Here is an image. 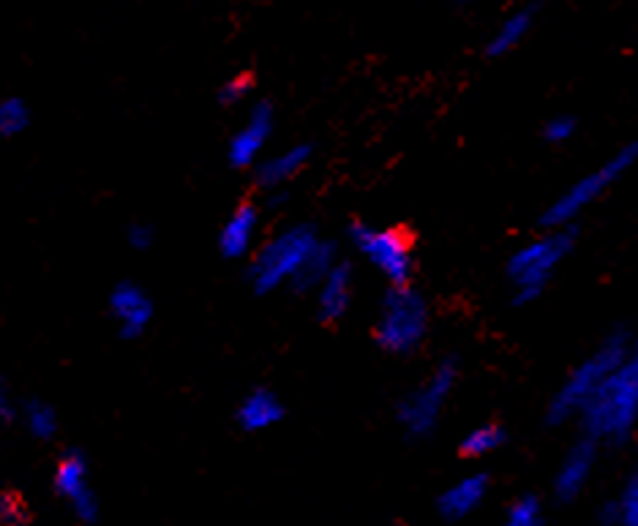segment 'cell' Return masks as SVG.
Masks as SVG:
<instances>
[{
    "label": "cell",
    "mask_w": 638,
    "mask_h": 526,
    "mask_svg": "<svg viewBox=\"0 0 638 526\" xmlns=\"http://www.w3.org/2000/svg\"><path fill=\"white\" fill-rule=\"evenodd\" d=\"M336 265V251L330 243L319 240V235L306 224L289 227L270 238L254 254L248 268V281L257 292H274L293 285L300 292L317 289L319 281Z\"/></svg>",
    "instance_id": "6da1fadb"
},
{
    "label": "cell",
    "mask_w": 638,
    "mask_h": 526,
    "mask_svg": "<svg viewBox=\"0 0 638 526\" xmlns=\"http://www.w3.org/2000/svg\"><path fill=\"white\" fill-rule=\"evenodd\" d=\"M630 344H634V335L628 331H614L612 335H606L582 363L573 366L565 383L556 387L554 398H551L549 418L560 423V420L573 418V415H582L584 407L595 398V393L606 385V379L628 357Z\"/></svg>",
    "instance_id": "7a4b0ae2"
},
{
    "label": "cell",
    "mask_w": 638,
    "mask_h": 526,
    "mask_svg": "<svg viewBox=\"0 0 638 526\" xmlns=\"http://www.w3.org/2000/svg\"><path fill=\"white\" fill-rule=\"evenodd\" d=\"M582 420L595 439H619L638 423V335L628 357L584 407Z\"/></svg>",
    "instance_id": "3957f363"
},
{
    "label": "cell",
    "mask_w": 638,
    "mask_h": 526,
    "mask_svg": "<svg viewBox=\"0 0 638 526\" xmlns=\"http://www.w3.org/2000/svg\"><path fill=\"white\" fill-rule=\"evenodd\" d=\"M571 251V229H546L515 248L508 259V285L515 303H532L541 298Z\"/></svg>",
    "instance_id": "277c9868"
},
{
    "label": "cell",
    "mask_w": 638,
    "mask_h": 526,
    "mask_svg": "<svg viewBox=\"0 0 638 526\" xmlns=\"http://www.w3.org/2000/svg\"><path fill=\"white\" fill-rule=\"evenodd\" d=\"M638 159V144H628V148H619L612 159L603 161L600 167H595L593 172L578 178L576 183L565 189L554 202L543 211V227L546 229H571L589 207L600 200Z\"/></svg>",
    "instance_id": "5b68a950"
},
{
    "label": "cell",
    "mask_w": 638,
    "mask_h": 526,
    "mask_svg": "<svg viewBox=\"0 0 638 526\" xmlns=\"http://www.w3.org/2000/svg\"><path fill=\"white\" fill-rule=\"evenodd\" d=\"M428 333V305L410 285L391 287L382 298L374 339L391 355H410Z\"/></svg>",
    "instance_id": "8992f818"
},
{
    "label": "cell",
    "mask_w": 638,
    "mask_h": 526,
    "mask_svg": "<svg viewBox=\"0 0 638 526\" xmlns=\"http://www.w3.org/2000/svg\"><path fill=\"white\" fill-rule=\"evenodd\" d=\"M350 238L355 243L358 251L363 254L365 262L382 279L391 281V287L410 285L412 273H415V254H412V243L402 229L355 224L350 229Z\"/></svg>",
    "instance_id": "52a82bcc"
},
{
    "label": "cell",
    "mask_w": 638,
    "mask_h": 526,
    "mask_svg": "<svg viewBox=\"0 0 638 526\" xmlns=\"http://www.w3.org/2000/svg\"><path fill=\"white\" fill-rule=\"evenodd\" d=\"M458 383V363L454 357L439 363L432 374H428L426 383H421L415 390H410L407 396L398 404V420L407 429L412 437H423L439 423V415H443L445 401L450 398L454 387Z\"/></svg>",
    "instance_id": "ba28073f"
},
{
    "label": "cell",
    "mask_w": 638,
    "mask_h": 526,
    "mask_svg": "<svg viewBox=\"0 0 638 526\" xmlns=\"http://www.w3.org/2000/svg\"><path fill=\"white\" fill-rule=\"evenodd\" d=\"M270 131H274V109H270L268 104H254L248 120L230 140V164L237 167V170L259 164L265 153V144L270 140Z\"/></svg>",
    "instance_id": "9c48e42d"
},
{
    "label": "cell",
    "mask_w": 638,
    "mask_h": 526,
    "mask_svg": "<svg viewBox=\"0 0 638 526\" xmlns=\"http://www.w3.org/2000/svg\"><path fill=\"white\" fill-rule=\"evenodd\" d=\"M55 489L63 500L72 505L74 516L79 522H93L98 513L96 496H93L91 483H88V464L79 453L63 455L61 464L55 470Z\"/></svg>",
    "instance_id": "30bf717a"
},
{
    "label": "cell",
    "mask_w": 638,
    "mask_h": 526,
    "mask_svg": "<svg viewBox=\"0 0 638 526\" xmlns=\"http://www.w3.org/2000/svg\"><path fill=\"white\" fill-rule=\"evenodd\" d=\"M109 309H113V316L118 320L120 333L126 339H135L153 320V300L137 285L115 287L113 298H109Z\"/></svg>",
    "instance_id": "8fae6325"
},
{
    "label": "cell",
    "mask_w": 638,
    "mask_h": 526,
    "mask_svg": "<svg viewBox=\"0 0 638 526\" xmlns=\"http://www.w3.org/2000/svg\"><path fill=\"white\" fill-rule=\"evenodd\" d=\"M317 292V316L322 322H339L352 303V270L347 262H336L328 270Z\"/></svg>",
    "instance_id": "7c38bea8"
},
{
    "label": "cell",
    "mask_w": 638,
    "mask_h": 526,
    "mask_svg": "<svg viewBox=\"0 0 638 526\" xmlns=\"http://www.w3.org/2000/svg\"><path fill=\"white\" fill-rule=\"evenodd\" d=\"M259 235V211L254 205H241L232 211V216L224 222L222 235H219V248L224 257L241 259L254 248V240Z\"/></svg>",
    "instance_id": "4fadbf2b"
},
{
    "label": "cell",
    "mask_w": 638,
    "mask_h": 526,
    "mask_svg": "<svg viewBox=\"0 0 638 526\" xmlns=\"http://www.w3.org/2000/svg\"><path fill=\"white\" fill-rule=\"evenodd\" d=\"M311 159L309 144H293V148L281 150V153L263 159L257 164V183L263 189H281L289 181L300 175L306 170Z\"/></svg>",
    "instance_id": "5bb4252c"
},
{
    "label": "cell",
    "mask_w": 638,
    "mask_h": 526,
    "mask_svg": "<svg viewBox=\"0 0 638 526\" xmlns=\"http://www.w3.org/2000/svg\"><path fill=\"white\" fill-rule=\"evenodd\" d=\"M281 418H284L281 401L276 398V393L265 390V387L248 393V396L243 398L241 409H237V423L246 431H268L274 429Z\"/></svg>",
    "instance_id": "9a60e30c"
},
{
    "label": "cell",
    "mask_w": 638,
    "mask_h": 526,
    "mask_svg": "<svg viewBox=\"0 0 638 526\" xmlns=\"http://www.w3.org/2000/svg\"><path fill=\"white\" fill-rule=\"evenodd\" d=\"M535 14L538 11L532 9V6L510 11L500 25H497V31L491 33L489 44H486V52H489L491 57H502V55H508V52H513L527 36H530L532 25H535Z\"/></svg>",
    "instance_id": "2e32d148"
},
{
    "label": "cell",
    "mask_w": 638,
    "mask_h": 526,
    "mask_svg": "<svg viewBox=\"0 0 638 526\" xmlns=\"http://www.w3.org/2000/svg\"><path fill=\"white\" fill-rule=\"evenodd\" d=\"M486 483L483 477H467L461 483H456L448 494L443 496V513L445 516H464V513L472 511L480 500H483Z\"/></svg>",
    "instance_id": "e0dca14e"
},
{
    "label": "cell",
    "mask_w": 638,
    "mask_h": 526,
    "mask_svg": "<svg viewBox=\"0 0 638 526\" xmlns=\"http://www.w3.org/2000/svg\"><path fill=\"white\" fill-rule=\"evenodd\" d=\"M504 439H508V433H504L502 426L483 423L464 437L461 455H467V459H486V455L497 453L502 448Z\"/></svg>",
    "instance_id": "ac0fdd59"
},
{
    "label": "cell",
    "mask_w": 638,
    "mask_h": 526,
    "mask_svg": "<svg viewBox=\"0 0 638 526\" xmlns=\"http://www.w3.org/2000/svg\"><path fill=\"white\" fill-rule=\"evenodd\" d=\"M31 124V109L22 98H3L0 101V137H17Z\"/></svg>",
    "instance_id": "d6986e66"
},
{
    "label": "cell",
    "mask_w": 638,
    "mask_h": 526,
    "mask_svg": "<svg viewBox=\"0 0 638 526\" xmlns=\"http://www.w3.org/2000/svg\"><path fill=\"white\" fill-rule=\"evenodd\" d=\"M589 464H593V448L589 444H582V448H576L571 453V459H567L565 470H562V480L560 485L565 491H573L578 483H582L584 477H587L589 472Z\"/></svg>",
    "instance_id": "ffe728a7"
},
{
    "label": "cell",
    "mask_w": 638,
    "mask_h": 526,
    "mask_svg": "<svg viewBox=\"0 0 638 526\" xmlns=\"http://www.w3.org/2000/svg\"><path fill=\"white\" fill-rule=\"evenodd\" d=\"M25 423H28V429H31L33 437H39V439H50L52 433L57 431L55 409H52L50 404H44V401H33V404H28Z\"/></svg>",
    "instance_id": "44dd1931"
},
{
    "label": "cell",
    "mask_w": 638,
    "mask_h": 526,
    "mask_svg": "<svg viewBox=\"0 0 638 526\" xmlns=\"http://www.w3.org/2000/svg\"><path fill=\"white\" fill-rule=\"evenodd\" d=\"M576 118L571 115H554L546 126H543V140L551 144H565L576 137Z\"/></svg>",
    "instance_id": "7402d4cb"
},
{
    "label": "cell",
    "mask_w": 638,
    "mask_h": 526,
    "mask_svg": "<svg viewBox=\"0 0 638 526\" xmlns=\"http://www.w3.org/2000/svg\"><path fill=\"white\" fill-rule=\"evenodd\" d=\"M22 522H25V511H22L20 500L0 494V526H20Z\"/></svg>",
    "instance_id": "603a6c76"
},
{
    "label": "cell",
    "mask_w": 638,
    "mask_h": 526,
    "mask_svg": "<svg viewBox=\"0 0 638 526\" xmlns=\"http://www.w3.org/2000/svg\"><path fill=\"white\" fill-rule=\"evenodd\" d=\"M248 88H252V83H248V77H232L227 83L222 85V104H241L243 98L248 96Z\"/></svg>",
    "instance_id": "cb8c5ba5"
},
{
    "label": "cell",
    "mask_w": 638,
    "mask_h": 526,
    "mask_svg": "<svg viewBox=\"0 0 638 526\" xmlns=\"http://www.w3.org/2000/svg\"><path fill=\"white\" fill-rule=\"evenodd\" d=\"M129 240L135 248H148L150 240H153V229H150L148 224H135V227L129 229Z\"/></svg>",
    "instance_id": "d4e9b609"
},
{
    "label": "cell",
    "mask_w": 638,
    "mask_h": 526,
    "mask_svg": "<svg viewBox=\"0 0 638 526\" xmlns=\"http://www.w3.org/2000/svg\"><path fill=\"white\" fill-rule=\"evenodd\" d=\"M11 418V401H9V393H6V385L0 383V420H9Z\"/></svg>",
    "instance_id": "484cf974"
},
{
    "label": "cell",
    "mask_w": 638,
    "mask_h": 526,
    "mask_svg": "<svg viewBox=\"0 0 638 526\" xmlns=\"http://www.w3.org/2000/svg\"><path fill=\"white\" fill-rule=\"evenodd\" d=\"M464 3H469V0H464Z\"/></svg>",
    "instance_id": "4316f807"
}]
</instances>
